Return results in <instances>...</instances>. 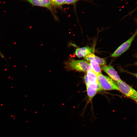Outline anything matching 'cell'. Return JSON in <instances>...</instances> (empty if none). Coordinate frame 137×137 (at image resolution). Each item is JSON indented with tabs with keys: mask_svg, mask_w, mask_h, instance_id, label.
Wrapping results in <instances>:
<instances>
[{
	"mask_svg": "<svg viewBox=\"0 0 137 137\" xmlns=\"http://www.w3.org/2000/svg\"><path fill=\"white\" fill-rule=\"evenodd\" d=\"M66 68L83 72H87L92 69L90 63L83 60L70 59L65 64Z\"/></svg>",
	"mask_w": 137,
	"mask_h": 137,
	"instance_id": "cell-1",
	"label": "cell"
},
{
	"mask_svg": "<svg viewBox=\"0 0 137 137\" xmlns=\"http://www.w3.org/2000/svg\"><path fill=\"white\" fill-rule=\"evenodd\" d=\"M96 76L101 90H119L116 83L112 78L102 74H98Z\"/></svg>",
	"mask_w": 137,
	"mask_h": 137,
	"instance_id": "cell-2",
	"label": "cell"
},
{
	"mask_svg": "<svg viewBox=\"0 0 137 137\" xmlns=\"http://www.w3.org/2000/svg\"><path fill=\"white\" fill-rule=\"evenodd\" d=\"M116 84L119 91L126 96L137 102V92L131 87L122 80Z\"/></svg>",
	"mask_w": 137,
	"mask_h": 137,
	"instance_id": "cell-3",
	"label": "cell"
},
{
	"mask_svg": "<svg viewBox=\"0 0 137 137\" xmlns=\"http://www.w3.org/2000/svg\"><path fill=\"white\" fill-rule=\"evenodd\" d=\"M28 2L33 6L45 8L49 10L55 18L56 8L50 0H21Z\"/></svg>",
	"mask_w": 137,
	"mask_h": 137,
	"instance_id": "cell-4",
	"label": "cell"
},
{
	"mask_svg": "<svg viewBox=\"0 0 137 137\" xmlns=\"http://www.w3.org/2000/svg\"><path fill=\"white\" fill-rule=\"evenodd\" d=\"M137 30L128 40L121 45L111 55L113 57H118L123 53L129 48L133 41L137 35Z\"/></svg>",
	"mask_w": 137,
	"mask_h": 137,
	"instance_id": "cell-5",
	"label": "cell"
},
{
	"mask_svg": "<svg viewBox=\"0 0 137 137\" xmlns=\"http://www.w3.org/2000/svg\"><path fill=\"white\" fill-rule=\"evenodd\" d=\"M102 69L107 73L112 79L117 82L122 80L117 72L112 66L111 65H103L101 67Z\"/></svg>",
	"mask_w": 137,
	"mask_h": 137,
	"instance_id": "cell-6",
	"label": "cell"
},
{
	"mask_svg": "<svg viewBox=\"0 0 137 137\" xmlns=\"http://www.w3.org/2000/svg\"><path fill=\"white\" fill-rule=\"evenodd\" d=\"M93 51L92 48L86 46L76 49L75 54L77 57L80 58L92 53Z\"/></svg>",
	"mask_w": 137,
	"mask_h": 137,
	"instance_id": "cell-7",
	"label": "cell"
},
{
	"mask_svg": "<svg viewBox=\"0 0 137 137\" xmlns=\"http://www.w3.org/2000/svg\"><path fill=\"white\" fill-rule=\"evenodd\" d=\"M84 80L86 85L90 83H98L96 75L92 69L87 72Z\"/></svg>",
	"mask_w": 137,
	"mask_h": 137,
	"instance_id": "cell-8",
	"label": "cell"
},
{
	"mask_svg": "<svg viewBox=\"0 0 137 137\" xmlns=\"http://www.w3.org/2000/svg\"><path fill=\"white\" fill-rule=\"evenodd\" d=\"M84 59L87 61L90 62L93 59L96 60L99 64L102 65H105L106 64V60L105 59L101 58L94 54L92 53L84 57Z\"/></svg>",
	"mask_w": 137,
	"mask_h": 137,
	"instance_id": "cell-9",
	"label": "cell"
},
{
	"mask_svg": "<svg viewBox=\"0 0 137 137\" xmlns=\"http://www.w3.org/2000/svg\"><path fill=\"white\" fill-rule=\"evenodd\" d=\"M90 62L92 68L96 75L101 74L100 67L97 62L93 59H92Z\"/></svg>",
	"mask_w": 137,
	"mask_h": 137,
	"instance_id": "cell-10",
	"label": "cell"
},
{
	"mask_svg": "<svg viewBox=\"0 0 137 137\" xmlns=\"http://www.w3.org/2000/svg\"><path fill=\"white\" fill-rule=\"evenodd\" d=\"M88 95L90 100H91L98 91L95 88L86 86Z\"/></svg>",
	"mask_w": 137,
	"mask_h": 137,
	"instance_id": "cell-11",
	"label": "cell"
},
{
	"mask_svg": "<svg viewBox=\"0 0 137 137\" xmlns=\"http://www.w3.org/2000/svg\"><path fill=\"white\" fill-rule=\"evenodd\" d=\"M56 8L62 9L64 5V0H50Z\"/></svg>",
	"mask_w": 137,
	"mask_h": 137,
	"instance_id": "cell-12",
	"label": "cell"
},
{
	"mask_svg": "<svg viewBox=\"0 0 137 137\" xmlns=\"http://www.w3.org/2000/svg\"><path fill=\"white\" fill-rule=\"evenodd\" d=\"M81 0L87 1L91 0H64V5L67 4L72 5L75 7L76 3L79 1Z\"/></svg>",
	"mask_w": 137,
	"mask_h": 137,
	"instance_id": "cell-13",
	"label": "cell"
},
{
	"mask_svg": "<svg viewBox=\"0 0 137 137\" xmlns=\"http://www.w3.org/2000/svg\"><path fill=\"white\" fill-rule=\"evenodd\" d=\"M0 55L1 56V57L2 58H3L4 57V56L0 52Z\"/></svg>",
	"mask_w": 137,
	"mask_h": 137,
	"instance_id": "cell-14",
	"label": "cell"
}]
</instances>
